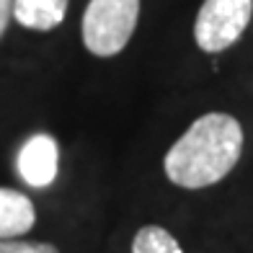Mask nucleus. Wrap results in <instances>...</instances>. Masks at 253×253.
I'll return each instance as SVG.
<instances>
[{
    "label": "nucleus",
    "instance_id": "1",
    "mask_svg": "<svg viewBox=\"0 0 253 253\" xmlns=\"http://www.w3.org/2000/svg\"><path fill=\"white\" fill-rule=\"evenodd\" d=\"M243 153V126L235 117L210 111L199 117L166 153V176L181 189L220 183Z\"/></svg>",
    "mask_w": 253,
    "mask_h": 253
},
{
    "label": "nucleus",
    "instance_id": "2",
    "mask_svg": "<svg viewBox=\"0 0 253 253\" xmlns=\"http://www.w3.org/2000/svg\"><path fill=\"white\" fill-rule=\"evenodd\" d=\"M140 21V0H90L83 13V44L96 57H117Z\"/></svg>",
    "mask_w": 253,
    "mask_h": 253
},
{
    "label": "nucleus",
    "instance_id": "3",
    "mask_svg": "<svg viewBox=\"0 0 253 253\" xmlns=\"http://www.w3.org/2000/svg\"><path fill=\"white\" fill-rule=\"evenodd\" d=\"M253 18V0H204L194 21V42L207 54H220L243 37Z\"/></svg>",
    "mask_w": 253,
    "mask_h": 253
},
{
    "label": "nucleus",
    "instance_id": "4",
    "mask_svg": "<svg viewBox=\"0 0 253 253\" xmlns=\"http://www.w3.org/2000/svg\"><path fill=\"white\" fill-rule=\"evenodd\" d=\"M18 173L29 186L44 189L57 178V168H60V150L52 134H34L24 142L18 150Z\"/></svg>",
    "mask_w": 253,
    "mask_h": 253
},
{
    "label": "nucleus",
    "instance_id": "5",
    "mask_svg": "<svg viewBox=\"0 0 253 253\" xmlns=\"http://www.w3.org/2000/svg\"><path fill=\"white\" fill-rule=\"evenodd\" d=\"M37 222V210L24 191L0 186V240L21 238Z\"/></svg>",
    "mask_w": 253,
    "mask_h": 253
},
{
    "label": "nucleus",
    "instance_id": "6",
    "mask_svg": "<svg viewBox=\"0 0 253 253\" xmlns=\"http://www.w3.org/2000/svg\"><path fill=\"white\" fill-rule=\"evenodd\" d=\"M70 0H13V18L31 31H52L65 21Z\"/></svg>",
    "mask_w": 253,
    "mask_h": 253
},
{
    "label": "nucleus",
    "instance_id": "7",
    "mask_svg": "<svg viewBox=\"0 0 253 253\" xmlns=\"http://www.w3.org/2000/svg\"><path fill=\"white\" fill-rule=\"evenodd\" d=\"M132 253H183L178 240L160 225H145L132 240Z\"/></svg>",
    "mask_w": 253,
    "mask_h": 253
},
{
    "label": "nucleus",
    "instance_id": "8",
    "mask_svg": "<svg viewBox=\"0 0 253 253\" xmlns=\"http://www.w3.org/2000/svg\"><path fill=\"white\" fill-rule=\"evenodd\" d=\"M0 253H60L52 243H29V240H0Z\"/></svg>",
    "mask_w": 253,
    "mask_h": 253
},
{
    "label": "nucleus",
    "instance_id": "9",
    "mask_svg": "<svg viewBox=\"0 0 253 253\" xmlns=\"http://www.w3.org/2000/svg\"><path fill=\"white\" fill-rule=\"evenodd\" d=\"M10 18H13V0H0V39L8 31Z\"/></svg>",
    "mask_w": 253,
    "mask_h": 253
}]
</instances>
